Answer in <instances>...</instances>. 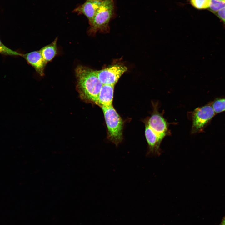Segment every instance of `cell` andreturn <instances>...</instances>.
Here are the masks:
<instances>
[{"label": "cell", "mask_w": 225, "mask_h": 225, "mask_svg": "<svg viewBox=\"0 0 225 225\" xmlns=\"http://www.w3.org/2000/svg\"><path fill=\"white\" fill-rule=\"evenodd\" d=\"M28 63L32 66L41 76L44 75V71L47 63L44 60L40 50L35 51L22 54V56Z\"/></svg>", "instance_id": "ba28073f"}, {"label": "cell", "mask_w": 225, "mask_h": 225, "mask_svg": "<svg viewBox=\"0 0 225 225\" xmlns=\"http://www.w3.org/2000/svg\"><path fill=\"white\" fill-rule=\"evenodd\" d=\"M225 7V0H211L208 9L214 13Z\"/></svg>", "instance_id": "7c38bea8"}, {"label": "cell", "mask_w": 225, "mask_h": 225, "mask_svg": "<svg viewBox=\"0 0 225 225\" xmlns=\"http://www.w3.org/2000/svg\"><path fill=\"white\" fill-rule=\"evenodd\" d=\"M114 85H103L95 104L101 108H108L112 105Z\"/></svg>", "instance_id": "9c48e42d"}, {"label": "cell", "mask_w": 225, "mask_h": 225, "mask_svg": "<svg viewBox=\"0 0 225 225\" xmlns=\"http://www.w3.org/2000/svg\"><path fill=\"white\" fill-rule=\"evenodd\" d=\"M0 53L2 54L15 56H22V54L13 51L4 45L0 40Z\"/></svg>", "instance_id": "5bb4252c"}, {"label": "cell", "mask_w": 225, "mask_h": 225, "mask_svg": "<svg viewBox=\"0 0 225 225\" xmlns=\"http://www.w3.org/2000/svg\"><path fill=\"white\" fill-rule=\"evenodd\" d=\"M76 89L80 98L88 102L95 103L103 85L97 72L88 67L78 65L75 69Z\"/></svg>", "instance_id": "6da1fadb"}, {"label": "cell", "mask_w": 225, "mask_h": 225, "mask_svg": "<svg viewBox=\"0 0 225 225\" xmlns=\"http://www.w3.org/2000/svg\"><path fill=\"white\" fill-rule=\"evenodd\" d=\"M57 41L58 38H57L51 43L43 47L40 50L47 64L52 61L57 54Z\"/></svg>", "instance_id": "30bf717a"}, {"label": "cell", "mask_w": 225, "mask_h": 225, "mask_svg": "<svg viewBox=\"0 0 225 225\" xmlns=\"http://www.w3.org/2000/svg\"><path fill=\"white\" fill-rule=\"evenodd\" d=\"M100 0V1H102V0Z\"/></svg>", "instance_id": "e0dca14e"}, {"label": "cell", "mask_w": 225, "mask_h": 225, "mask_svg": "<svg viewBox=\"0 0 225 225\" xmlns=\"http://www.w3.org/2000/svg\"><path fill=\"white\" fill-rule=\"evenodd\" d=\"M153 106L152 113L146 125L145 136L148 150L151 153H156L161 151V143L169 132L168 123L159 112L157 105L153 104Z\"/></svg>", "instance_id": "7a4b0ae2"}, {"label": "cell", "mask_w": 225, "mask_h": 225, "mask_svg": "<svg viewBox=\"0 0 225 225\" xmlns=\"http://www.w3.org/2000/svg\"><path fill=\"white\" fill-rule=\"evenodd\" d=\"M214 14L222 20L225 25V7L214 13Z\"/></svg>", "instance_id": "9a60e30c"}, {"label": "cell", "mask_w": 225, "mask_h": 225, "mask_svg": "<svg viewBox=\"0 0 225 225\" xmlns=\"http://www.w3.org/2000/svg\"><path fill=\"white\" fill-rule=\"evenodd\" d=\"M216 114L211 102L197 108L192 113V132H202Z\"/></svg>", "instance_id": "5b68a950"}, {"label": "cell", "mask_w": 225, "mask_h": 225, "mask_svg": "<svg viewBox=\"0 0 225 225\" xmlns=\"http://www.w3.org/2000/svg\"><path fill=\"white\" fill-rule=\"evenodd\" d=\"M102 1L87 0L84 3L76 8L74 11L84 15L88 19L90 24L99 8Z\"/></svg>", "instance_id": "52a82bcc"}, {"label": "cell", "mask_w": 225, "mask_h": 225, "mask_svg": "<svg viewBox=\"0 0 225 225\" xmlns=\"http://www.w3.org/2000/svg\"><path fill=\"white\" fill-rule=\"evenodd\" d=\"M211 103L216 114L225 111V98H216Z\"/></svg>", "instance_id": "8fae6325"}, {"label": "cell", "mask_w": 225, "mask_h": 225, "mask_svg": "<svg viewBox=\"0 0 225 225\" xmlns=\"http://www.w3.org/2000/svg\"><path fill=\"white\" fill-rule=\"evenodd\" d=\"M211 0H190L191 4L198 9L208 8Z\"/></svg>", "instance_id": "4fadbf2b"}, {"label": "cell", "mask_w": 225, "mask_h": 225, "mask_svg": "<svg viewBox=\"0 0 225 225\" xmlns=\"http://www.w3.org/2000/svg\"><path fill=\"white\" fill-rule=\"evenodd\" d=\"M113 0H103L101 5L90 24L88 31L90 35H95L98 32L106 33L109 32V23L114 13Z\"/></svg>", "instance_id": "3957f363"}, {"label": "cell", "mask_w": 225, "mask_h": 225, "mask_svg": "<svg viewBox=\"0 0 225 225\" xmlns=\"http://www.w3.org/2000/svg\"><path fill=\"white\" fill-rule=\"evenodd\" d=\"M102 108L108 129V138L117 146L122 140V120L113 106Z\"/></svg>", "instance_id": "277c9868"}, {"label": "cell", "mask_w": 225, "mask_h": 225, "mask_svg": "<svg viewBox=\"0 0 225 225\" xmlns=\"http://www.w3.org/2000/svg\"><path fill=\"white\" fill-rule=\"evenodd\" d=\"M219 225H225V215L222 218L221 222Z\"/></svg>", "instance_id": "2e32d148"}, {"label": "cell", "mask_w": 225, "mask_h": 225, "mask_svg": "<svg viewBox=\"0 0 225 225\" xmlns=\"http://www.w3.org/2000/svg\"><path fill=\"white\" fill-rule=\"evenodd\" d=\"M127 70V68L125 66L116 64L97 70V72L103 85L114 86L121 76Z\"/></svg>", "instance_id": "8992f818"}]
</instances>
